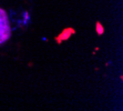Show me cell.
<instances>
[{
	"label": "cell",
	"mask_w": 123,
	"mask_h": 111,
	"mask_svg": "<svg viewBox=\"0 0 123 111\" xmlns=\"http://www.w3.org/2000/svg\"><path fill=\"white\" fill-rule=\"evenodd\" d=\"M10 37V27L5 10L0 9V45Z\"/></svg>",
	"instance_id": "1"
}]
</instances>
